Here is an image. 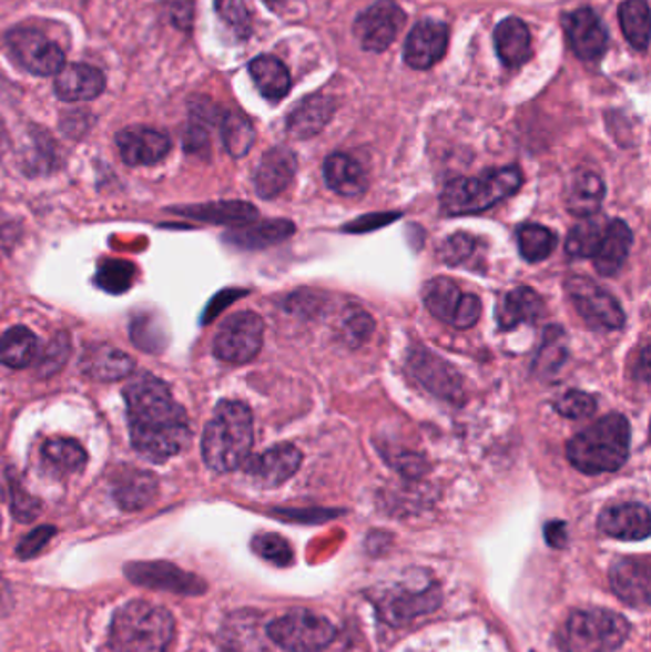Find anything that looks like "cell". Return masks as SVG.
I'll list each match as a JSON object with an SVG mask.
<instances>
[{
    "label": "cell",
    "mask_w": 651,
    "mask_h": 652,
    "mask_svg": "<svg viewBox=\"0 0 651 652\" xmlns=\"http://www.w3.org/2000/svg\"><path fill=\"white\" fill-rule=\"evenodd\" d=\"M126 415L134 449L153 462H165L192 442L184 408L174 401L165 381L140 373L124 388Z\"/></svg>",
    "instance_id": "cell-1"
},
{
    "label": "cell",
    "mask_w": 651,
    "mask_h": 652,
    "mask_svg": "<svg viewBox=\"0 0 651 652\" xmlns=\"http://www.w3.org/2000/svg\"><path fill=\"white\" fill-rule=\"evenodd\" d=\"M253 412L245 403L222 401L203 434V458L213 471L227 473L247 462L253 449Z\"/></svg>",
    "instance_id": "cell-2"
},
{
    "label": "cell",
    "mask_w": 651,
    "mask_h": 652,
    "mask_svg": "<svg viewBox=\"0 0 651 652\" xmlns=\"http://www.w3.org/2000/svg\"><path fill=\"white\" fill-rule=\"evenodd\" d=\"M631 450V424L623 415H608L568 442V460L584 476L613 473L623 468Z\"/></svg>",
    "instance_id": "cell-3"
},
{
    "label": "cell",
    "mask_w": 651,
    "mask_h": 652,
    "mask_svg": "<svg viewBox=\"0 0 651 652\" xmlns=\"http://www.w3.org/2000/svg\"><path fill=\"white\" fill-rule=\"evenodd\" d=\"M174 638V619L163 607L131 601L121 607L110 630L113 652H166Z\"/></svg>",
    "instance_id": "cell-4"
},
{
    "label": "cell",
    "mask_w": 651,
    "mask_h": 652,
    "mask_svg": "<svg viewBox=\"0 0 651 652\" xmlns=\"http://www.w3.org/2000/svg\"><path fill=\"white\" fill-rule=\"evenodd\" d=\"M520 185L521 171L518 166L489 171L480 177H457L441 193V208L451 216L478 214L512 197Z\"/></svg>",
    "instance_id": "cell-5"
},
{
    "label": "cell",
    "mask_w": 651,
    "mask_h": 652,
    "mask_svg": "<svg viewBox=\"0 0 651 652\" xmlns=\"http://www.w3.org/2000/svg\"><path fill=\"white\" fill-rule=\"evenodd\" d=\"M631 633L629 622L618 612L587 609L569 614L556 633L563 652H616Z\"/></svg>",
    "instance_id": "cell-6"
},
{
    "label": "cell",
    "mask_w": 651,
    "mask_h": 652,
    "mask_svg": "<svg viewBox=\"0 0 651 652\" xmlns=\"http://www.w3.org/2000/svg\"><path fill=\"white\" fill-rule=\"evenodd\" d=\"M267 635L287 652H319L335 641L336 628L322 614L298 609L267 625Z\"/></svg>",
    "instance_id": "cell-7"
},
{
    "label": "cell",
    "mask_w": 651,
    "mask_h": 652,
    "mask_svg": "<svg viewBox=\"0 0 651 652\" xmlns=\"http://www.w3.org/2000/svg\"><path fill=\"white\" fill-rule=\"evenodd\" d=\"M423 302L436 319L459 330L472 328L481 317L480 298L462 293L460 286L447 277L428 281L423 288Z\"/></svg>",
    "instance_id": "cell-8"
},
{
    "label": "cell",
    "mask_w": 651,
    "mask_h": 652,
    "mask_svg": "<svg viewBox=\"0 0 651 652\" xmlns=\"http://www.w3.org/2000/svg\"><path fill=\"white\" fill-rule=\"evenodd\" d=\"M264 344V320L254 312L234 313L214 336L213 352L220 360L243 365L261 354Z\"/></svg>",
    "instance_id": "cell-9"
},
{
    "label": "cell",
    "mask_w": 651,
    "mask_h": 652,
    "mask_svg": "<svg viewBox=\"0 0 651 652\" xmlns=\"http://www.w3.org/2000/svg\"><path fill=\"white\" fill-rule=\"evenodd\" d=\"M569 298L587 325L603 330H619L624 325V312L618 299L589 277H569Z\"/></svg>",
    "instance_id": "cell-10"
},
{
    "label": "cell",
    "mask_w": 651,
    "mask_h": 652,
    "mask_svg": "<svg viewBox=\"0 0 651 652\" xmlns=\"http://www.w3.org/2000/svg\"><path fill=\"white\" fill-rule=\"evenodd\" d=\"M4 41L16 62L33 75H55L65 65L62 48L50 41L39 29H12Z\"/></svg>",
    "instance_id": "cell-11"
},
{
    "label": "cell",
    "mask_w": 651,
    "mask_h": 652,
    "mask_svg": "<svg viewBox=\"0 0 651 652\" xmlns=\"http://www.w3.org/2000/svg\"><path fill=\"white\" fill-rule=\"evenodd\" d=\"M407 367L417 378L418 384L439 399L447 403H460L465 399L460 374L446 359L433 354L430 349L426 347L411 349V354L407 357Z\"/></svg>",
    "instance_id": "cell-12"
},
{
    "label": "cell",
    "mask_w": 651,
    "mask_h": 652,
    "mask_svg": "<svg viewBox=\"0 0 651 652\" xmlns=\"http://www.w3.org/2000/svg\"><path fill=\"white\" fill-rule=\"evenodd\" d=\"M405 12L394 0H378L357 16L354 34L367 52H385L404 29Z\"/></svg>",
    "instance_id": "cell-13"
},
{
    "label": "cell",
    "mask_w": 651,
    "mask_h": 652,
    "mask_svg": "<svg viewBox=\"0 0 651 652\" xmlns=\"http://www.w3.org/2000/svg\"><path fill=\"white\" fill-rule=\"evenodd\" d=\"M124 574L132 584L172 591L179 595H201L206 590V584L200 577L182 571L176 564L166 561H136L124 567Z\"/></svg>",
    "instance_id": "cell-14"
},
{
    "label": "cell",
    "mask_w": 651,
    "mask_h": 652,
    "mask_svg": "<svg viewBox=\"0 0 651 652\" xmlns=\"http://www.w3.org/2000/svg\"><path fill=\"white\" fill-rule=\"evenodd\" d=\"M613 593L627 605L648 609L651 601V564L648 558H621L611 564Z\"/></svg>",
    "instance_id": "cell-15"
},
{
    "label": "cell",
    "mask_w": 651,
    "mask_h": 652,
    "mask_svg": "<svg viewBox=\"0 0 651 652\" xmlns=\"http://www.w3.org/2000/svg\"><path fill=\"white\" fill-rule=\"evenodd\" d=\"M566 33L579 60L597 62L608 48V31L590 8L576 10L566 18Z\"/></svg>",
    "instance_id": "cell-16"
},
{
    "label": "cell",
    "mask_w": 651,
    "mask_h": 652,
    "mask_svg": "<svg viewBox=\"0 0 651 652\" xmlns=\"http://www.w3.org/2000/svg\"><path fill=\"white\" fill-rule=\"evenodd\" d=\"M302 452L295 445H277L264 455L248 456L245 471L262 487H279L301 469Z\"/></svg>",
    "instance_id": "cell-17"
},
{
    "label": "cell",
    "mask_w": 651,
    "mask_h": 652,
    "mask_svg": "<svg viewBox=\"0 0 651 652\" xmlns=\"http://www.w3.org/2000/svg\"><path fill=\"white\" fill-rule=\"evenodd\" d=\"M119 153L131 166H150L163 161L171 151V140L157 130L131 126L118 134Z\"/></svg>",
    "instance_id": "cell-18"
},
{
    "label": "cell",
    "mask_w": 651,
    "mask_h": 652,
    "mask_svg": "<svg viewBox=\"0 0 651 652\" xmlns=\"http://www.w3.org/2000/svg\"><path fill=\"white\" fill-rule=\"evenodd\" d=\"M449 31L439 21H423L413 29L405 42V62L413 69H430L447 50Z\"/></svg>",
    "instance_id": "cell-19"
},
{
    "label": "cell",
    "mask_w": 651,
    "mask_h": 652,
    "mask_svg": "<svg viewBox=\"0 0 651 652\" xmlns=\"http://www.w3.org/2000/svg\"><path fill=\"white\" fill-rule=\"evenodd\" d=\"M598 529L606 537L638 542L650 537V510L644 503H621L603 510L598 517Z\"/></svg>",
    "instance_id": "cell-20"
},
{
    "label": "cell",
    "mask_w": 651,
    "mask_h": 652,
    "mask_svg": "<svg viewBox=\"0 0 651 652\" xmlns=\"http://www.w3.org/2000/svg\"><path fill=\"white\" fill-rule=\"evenodd\" d=\"M296 169L298 163L293 151L287 147H274L267 151L254 172V187L258 197L275 198L282 195L295 180Z\"/></svg>",
    "instance_id": "cell-21"
},
{
    "label": "cell",
    "mask_w": 651,
    "mask_h": 652,
    "mask_svg": "<svg viewBox=\"0 0 651 652\" xmlns=\"http://www.w3.org/2000/svg\"><path fill=\"white\" fill-rule=\"evenodd\" d=\"M54 90L63 102H89L105 90V77L87 63H69L55 73Z\"/></svg>",
    "instance_id": "cell-22"
},
{
    "label": "cell",
    "mask_w": 651,
    "mask_h": 652,
    "mask_svg": "<svg viewBox=\"0 0 651 652\" xmlns=\"http://www.w3.org/2000/svg\"><path fill=\"white\" fill-rule=\"evenodd\" d=\"M441 603V593L436 585H430L426 590H394L388 591L383 599L378 601L380 612L388 622L399 625L405 620L415 619L425 612L438 609Z\"/></svg>",
    "instance_id": "cell-23"
},
{
    "label": "cell",
    "mask_w": 651,
    "mask_h": 652,
    "mask_svg": "<svg viewBox=\"0 0 651 652\" xmlns=\"http://www.w3.org/2000/svg\"><path fill=\"white\" fill-rule=\"evenodd\" d=\"M157 497V477L145 469L124 468L113 479V498L124 511L148 508Z\"/></svg>",
    "instance_id": "cell-24"
},
{
    "label": "cell",
    "mask_w": 651,
    "mask_h": 652,
    "mask_svg": "<svg viewBox=\"0 0 651 652\" xmlns=\"http://www.w3.org/2000/svg\"><path fill=\"white\" fill-rule=\"evenodd\" d=\"M632 232L623 220H608L602 241L598 246L597 254L592 256L597 272L603 277H613L621 272L624 262L631 254Z\"/></svg>",
    "instance_id": "cell-25"
},
{
    "label": "cell",
    "mask_w": 651,
    "mask_h": 652,
    "mask_svg": "<svg viewBox=\"0 0 651 652\" xmlns=\"http://www.w3.org/2000/svg\"><path fill=\"white\" fill-rule=\"evenodd\" d=\"M295 233V224L291 220H266L237 227L226 235V243L243 251H261L267 246L279 245Z\"/></svg>",
    "instance_id": "cell-26"
},
{
    "label": "cell",
    "mask_w": 651,
    "mask_h": 652,
    "mask_svg": "<svg viewBox=\"0 0 651 652\" xmlns=\"http://www.w3.org/2000/svg\"><path fill=\"white\" fill-rule=\"evenodd\" d=\"M545 313V302L541 296L528 286H518L501 299L497 306V323L501 330H512L528 323L533 325Z\"/></svg>",
    "instance_id": "cell-27"
},
{
    "label": "cell",
    "mask_w": 651,
    "mask_h": 652,
    "mask_svg": "<svg viewBox=\"0 0 651 652\" xmlns=\"http://www.w3.org/2000/svg\"><path fill=\"white\" fill-rule=\"evenodd\" d=\"M81 368L90 378L98 381H118L126 378L134 368V360L108 344L87 347L81 359Z\"/></svg>",
    "instance_id": "cell-28"
},
{
    "label": "cell",
    "mask_w": 651,
    "mask_h": 652,
    "mask_svg": "<svg viewBox=\"0 0 651 652\" xmlns=\"http://www.w3.org/2000/svg\"><path fill=\"white\" fill-rule=\"evenodd\" d=\"M174 214L192 217L197 222L220 225H247L256 222L258 211L245 201H222V203L193 204L172 208Z\"/></svg>",
    "instance_id": "cell-29"
},
{
    "label": "cell",
    "mask_w": 651,
    "mask_h": 652,
    "mask_svg": "<svg viewBox=\"0 0 651 652\" xmlns=\"http://www.w3.org/2000/svg\"><path fill=\"white\" fill-rule=\"evenodd\" d=\"M323 176L330 190L343 197H357L367 190L369 180L364 166L344 153H333L323 164Z\"/></svg>",
    "instance_id": "cell-30"
},
{
    "label": "cell",
    "mask_w": 651,
    "mask_h": 652,
    "mask_svg": "<svg viewBox=\"0 0 651 652\" xmlns=\"http://www.w3.org/2000/svg\"><path fill=\"white\" fill-rule=\"evenodd\" d=\"M497 54L507 68H520L531 58V34L523 21L507 18L495 29Z\"/></svg>",
    "instance_id": "cell-31"
},
{
    "label": "cell",
    "mask_w": 651,
    "mask_h": 652,
    "mask_svg": "<svg viewBox=\"0 0 651 652\" xmlns=\"http://www.w3.org/2000/svg\"><path fill=\"white\" fill-rule=\"evenodd\" d=\"M335 105L325 95H309L304 102L296 105L295 111L288 115L287 129L298 140L319 134L333 116Z\"/></svg>",
    "instance_id": "cell-32"
},
{
    "label": "cell",
    "mask_w": 651,
    "mask_h": 652,
    "mask_svg": "<svg viewBox=\"0 0 651 652\" xmlns=\"http://www.w3.org/2000/svg\"><path fill=\"white\" fill-rule=\"evenodd\" d=\"M256 89L269 102H279L291 90L288 69L274 55H258L248 65Z\"/></svg>",
    "instance_id": "cell-33"
},
{
    "label": "cell",
    "mask_w": 651,
    "mask_h": 652,
    "mask_svg": "<svg viewBox=\"0 0 651 652\" xmlns=\"http://www.w3.org/2000/svg\"><path fill=\"white\" fill-rule=\"evenodd\" d=\"M39 357V338L26 326H12L0 338V363L8 368H26Z\"/></svg>",
    "instance_id": "cell-34"
},
{
    "label": "cell",
    "mask_w": 651,
    "mask_h": 652,
    "mask_svg": "<svg viewBox=\"0 0 651 652\" xmlns=\"http://www.w3.org/2000/svg\"><path fill=\"white\" fill-rule=\"evenodd\" d=\"M606 185L594 172H579L568 195V211L576 217L594 216L602 206Z\"/></svg>",
    "instance_id": "cell-35"
},
{
    "label": "cell",
    "mask_w": 651,
    "mask_h": 652,
    "mask_svg": "<svg viewBox=\"0 0 651 652\" xmlns=\"http://www.w3.org/2000/svg\"><path fill=\"white\" fill-rule=\"evenodd\" d=\"M568 338L566 333L558 325H550L545 330V338H542L541 352L537 355L535 360V374H539L545 380L555 378L556 374L560 373L563 363L568 359Z\"/></svg>",
    "instance_id": "cell-36"
},
{
    "label": "cell",
    "mask_w": 651,
    "mask_h": 652,
    "mask_svg": "<svg viewBox=\"0 0 651 652\" xmlns=\"http://www.w3.org/2000/svg\"><path fill=\"white\" fill-rule=\"evenodd\" d=\"M619 21L632 47L645 50L650 44V7L645 0H624L619 8Z\"/></svg>",
    "instance_id": "cell-37"
},
{
    "label": "cell",
    "mask_w": 651,
    "mask_h": 652,
    "mask_svg": "<svg viewBox=\"0 0 651 652\" xmlns=\"http://www.w3.org/2000/svg\"><path fill=\"white\" fill-rule=\"evenodd\" d=\"M558 246V237L549 227L539 224L521 225L518 230V248L521 258L529 264H539L542 259L549 258L550 254Z\"/></svg>",
    "instance_id": "cell-38"
},
{
    "label": "cell",
    "mask_w": 651,
    "mask_h": 652,
    "mask_svg": "<svg viewBox=\"0 0 651 652\" xmlns=\"http://www.w3.org/2000/svg\"><path fill=\"white\" fill-rule=\"evenodd\" d=\"M608 220H594V217H584L576 227L569 230L566 238V251L573 258H592L597 254L603 232H606Z\"/></svg>",
    "instance_id": "cell-39"
},
{
    "label": "cell",
    "mask_w": 651,
    "mask_h": 652,
    "mask_svg": "<svg viewBox=\"0 0 651 652\" xmlns=\"http://www.w3.org/2000/svg\"><path fill=\"white\" fill-rule=\"evenodd\" d=\"M42 458H44V462L50 463L52 468L62 471V473L79 471L87 463V452L73 439H50L42 447Z\"/></svg>",
    "instance_id": "cell-40"
},
{
    "label": "cell",
    "mask_w": 651,
    "mask_h": 652,
    "mask_svg": "<svg viewBox=\"0 0 651 652\" xmlns=\"http://www.w3.org/2000/svg\"><path fill=\"white\" fill-rule=\"evenodd\" d=\"M254 126L247 116L241 113H227L222 121V140L226 145V151L235 159L247 155L251 147H253Z\"/></svg>",
    "instance_id": "cell-41"
},
{
    "label": "cell",
    "mask_w": 651,
    "mask_h": 652,
    "mask_svg": "<svg viewBox=\"0 0 651 652\" xmlns=\"http://www.w3.org/2000/svg\"><path fill=\"white\" fill-rule=\"evenodd\" d=\"M253 550L258 558L269 561L272 564H277V567H287L295 559L291 543L279 534H275V532L256 534L253 538Z\"/></svg>",
    "instance_id": "cell-42"
},
{
    "label": "cell",
    "mask_w": 651,
    "mask_h": 652,
    "mask_svg": "<svg viewBox=\"0 0 651 652\" xmlns=\"http://www.w3.org/2000/svg\"><path fill=\"white\" fill-rule=\"evenodd\" d=\"M478 248V238H474L468 233H455L447 237L439 246L438 256L441 262H446L451 267H459L470 262Z\"/></svg>",
    "instance_id": "cell-43"
},
{
    "label": "cell",
    "mask_w": 651,
    "mask_h": 652,
    "mask_svg": "<svg viewBox=\"0 0 651 652\" xmlns=\"http://www.w3.org/2000/svg\"><path fill=\"white\" fill-rule=\"evenodd\" d=\"M555 410L569 420H583L597 412V399L584 391L571 389L555 403Z\"/></svg>",
    "instance_id": "cell-44"
},
{
    "label": "cell",
    "mask_w": 651,
    "mask_h": 652,
    "mask_svg": "<svg viewBox=\"0 0 651 652\" xmlns=\"http://www.w3.org/2000/svg\"><path fill=\"white\" fill-rule=\"evenodd\" d=\"M134 267L129 262H110L98 272L96 283L108 293L119 294L131 286Z\"/></svg>",
    "instance_id": "cell-45"
},
{
    "label": "cell",
    "mask_w": 651,
    "mask_h": 652,
    "mask_svg": "<svg viewBox=\"0 0 651 652\" xmlns=\"http://www.w3.org/2000/svg\"><path fill=\"white\" fill-rule=\"evenodd\" d=\"M12 513L21 523H31L41 513V502L31 497L28 490L21 487L20 482H12V497H10Z\"/></svg>",
    "instance_id": "cell-46"
},
{
    "label": "cell",
    "mask_w": 651,
    "mask_h": 652,
    "mask_svg": "<svg viewBox=\"0 0 651 652\" xmlns=\"http://www.w3.org/2000/svg\"><path fill=\"white\" fill-rule=\"evenodd\" d=\"M54 534V527H49V524L37 527L33 532H29L28 537L21 538V542L18 543L16 551H18V556L21 559L37 558L49 546Z\"/></svg>",
    "instance_id": "cell-47"
},
{
    "label": "cell",
    "mask_w": 651,
    "mask_h": 652,
    "mask_svg": "<svg viewBox=\"0 0 651 652\" xmlns=\"http://www.w3.org/2000/svg\"><path fill=\"white\" fill-rule=\"evenodd\" d=\"M69 349H71V344H69L68 334H58L54 340L50 342L49 349L42 357L41 373L44 376L58 373L68 360Z\"/></svg>",
    "instance_id": "cell-48"
},
{
    "label": "cell",
    "mask_w": 651,
    "mask_h": 652,
    "mask_svg": "<svg viewBox=\"0 0 651 652\" xmlns=\"http://www.w3.org/2000/svg\"><path fill=\"white\" fill-rule=\"evenodd\" d=\"M375 330V323L370 319L369 315L365 312H357L354 315L348 317L346 320V336H348V340L354 344V346H359V344H364L367 338H369L370 334Z\"/></svg>",
    "instance_id": "cell-49"
},
{
    "label": "cell",
    "mask_w": 651,
    "mask_h": 652,
    "mask_svg": "<svg viewBox=\"0 0 651 652\" xmlns=\"http://www.w3.org/2000/svg\"><path fill=\"white\" fill-rule=\"evenodd\" d=\"M216 8H218L220 16L232 23L234 28H247V10L243 7V0H216Z\"/></svg>",
    "instance_id": "cell-50"
},
{
    "label": "cell",
    "mask_w": 651,
    "mask_h": 652,
    "mask_svg": "<svg viewBox=\"0 0 651 652\" xmlns=\"http://www.w3.org/2000/svg\"><path fill=\"white\" fill-rule=\"evenodd\" d=\"M396 216H398V214H373V216L357 217L354 224L348 225V227H344V230L356 233L370 232V230L380 227V225L390 224V222H394V217Z\"/></svg>",
    "instance_id": "cell-51"
},
{
    "label": "cell",
    "mask_w": 651,
    "mask_h": 652,
    "mask_svg": "<svg viewBox=\"0 0 651 652\" xmlns=\"http://www.w3.org/2000/svg\"><path fill=\"white\" fill-rule=\"evenodd\" d=\"M545 540L555 550L566 548V543H568V527H566V523H562V521H550L545 527Z\"/></svg>",
    "instance_id": "cell-52"
},
{
    "label": "cell",
    "mask_w": 651,
    "mask_h": 652,
    "mask_svg": "<svg viewBox=\"0 0 651 652\" xmlns=\"http://www.w3.org/2000/svg\"><path fill=\"white\" fill-rule=\"evenodd\" d=\"M184 147L190 153H201L208 150V136L203 126H190L184 137Z\"/></svg>",
    "instance_id": "cell-53"
},
{
    "label": "cell",
    "mask_w": 651,
    "mask_h": 652,
    "mask_svg": "<svg viewBox=\"0 0 651 652\" xmlns=\"http://www.w3.org/2000/svg\"><path fill=\"white\" fill-rule=\"evenodd\" d=\"M10 607H12V595H10L7 582L0 578V614L7 612Z\"/></svg>",
    "instance_id": "cell-54"
},
{
    "label": "cell",
    "mask_w": 651,
    "mask_h": 652,
    "mask_svg": "<svg viewBox=\"0 0 651 652\" xmlns=\"http://www.w3.org/2000/svg\"><path fill=\"white\" fill-rule=\"evenodd\" d=\"M266 2H275V0H266Z\"/></svg>",
    "instance_id": "cell-55"
}]
</instances>
